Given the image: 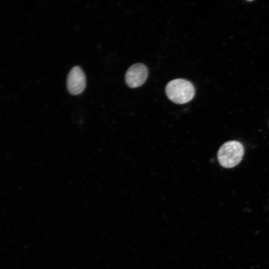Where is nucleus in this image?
<instances>
[{
	"label": "nucleus",
	"mask_w": 269,
	"mask_h": 269,
	"mask_svg": "<svg viewBox=\"0 0 269 269\" xmlns=\"http://www.w3.org/2000/svg\"><path fill=\"white\" fill-rule=\"evenodd\" d=\"M86 86L85 75L78 66L73 67L68 73L67 87L69 92L73 95L81 94Z\"/></svg>",
	"instance_id": "nucleus-3"
},
{
	"label": "nucleus",
	"mask_w": 269,
	"mask_h": 269,
	"mask_svg": "<svg viewBox=\"0 0 269 269\" xmlns=\"http://www.w3.org/2000/svg\"><path fill=\"white\" fill-rule=\"evenodd\" d=\"M147 76L146 67L142 63H135L127 70L125 76L126 82L130 88H137L145 82Z\"/></svg>",
	"instance_id": "nucleus-4"
},
{
	"label": "nucleus",
	"mask_w": 269,
	"mask_h": 269,
	"mask_svg": "<svg viewBox=\"0 0 269 269\" xmlns=\"http://www.w3.org/2000/svg\"><path fill=\"white\" fill-rule=\"evenodd\" d=\"M165 92L172 102L179 104L190 101L195 95V89L189 81L176 79L170 81L166 85Z\"/></svg>",
	"instance_id": "nucleus-1"
},
{
	"label": "nucleus",
	"mask_w": 269,
	"mask_h": 269,
	"mask_svg": "<svg viewBox=\"0 0 269 269\" xmlns=\"http://www.w3.org/2000/svg\"><path fill=\"white\" fill-rule=\"evenodd\" d=\"M244 154V148L241 142L237 140H230L225 142L220 147L217 157L221 166L225 168H232L241 162Z\"/></svg>",
	"instance_id": "nucleus-2"
}]
</instances>
